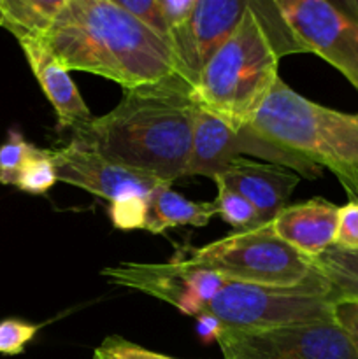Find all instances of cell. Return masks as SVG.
Listing matches in <instances>:
<instances>
[{"instance_id": "20", "label": "cell", "mask_w": 358, "mask_h": 359, "mask_svg": "<svg viewBox=\"0 0 358 359\" xmlns=\"http://www.w3.org/2000/svg\"><path fill=\"white\" fill-rule=\"evenodd\" d=\"M213 203L218 216L235 231L251 230L258 224V216L251 203L232 189L218 186V196Z\"/></svg>"}, {"instance_id": "5", "label": "cell", "mask_w": 358, "mask_h": 359, "mask_svg": "<svg viewBox=\"0 0 358 359\" xmlns=\"http://www.w3.org/2000/svg\"><path fill=\"white\" fill-rule=\"evenodd\" d=\"M181 256L190 265L214 270L228 280L256 286L297 287L319 277L311 259L279 241L269 224L234 231Z\"/></svg>"}, {"instance_id": "11", "label": "cell", "mask_w": 358, "mask_h": 359, "mask_svg": "<svg viewBox=\"0 0 358 359\" xmlns=\"http://www.w3.org/2000/svg\"><path fill=\"white\" fill-rule=\"evenodd\" d=\"M51 156L58 182L84 189L91 195L109 200V203L123 198L150 200L154 189L167 186L153 175L114 163L74 142L62 149H53Z\"/></svg>"}, {"instance_id": "3", "label": "cell", "mask_w": 358, "mask_h": 359, "mask_svg": "<svg viewBox=\"0 0 358 359\" xmlns=\"http://www.w3.org/2000/svg\"><path fill=\"white\" fill-rule=\"evenodd\" d=\"M302 53L274 2H248V9L207 62L193 86V100L234 128L251 125L279 79V60Z\"/></svg>"}, {"instance_id": "24", "label": "cell", "mask_w": 358, "mask_h": 359, "mask_svg": "<svg viewBox=\"0 0 358 359\" xmlns=\"http://www.w3.org/2000/svg\"><path fill=\"white\" fill-rule=\"evenodd\" d=\"M116 2L171 46V34H168V28L161 16L158 0H116Z\"/></svg>"}, {"instance_id": "6", "label": "cell", "mask_w": 358, "mask_h": 359, "mask_svg": "<svg viewBox=\"0 0 358 359\" xmlns=\"http://www.w3.org/2000/svg\"><path fill=\"white\" fill-rule=\"evenodd\" d=\"M332 287L321 276L297 287H269L228 280L206 312L227 328L270 330L333 321Z\"/></svg>"}, {"instance_id": "18", "label": "cell", "mask_w": 358, "mask_h": 359, "mask_svg": "<svg viewBox=\"0 0 358 359\" xmlns=\"http://www.w3.org/2000/svg\"><path fill=\"white\" fill-rule=\"evenodd\" d=\"M311 263L332 287L336 300H358V251L332 245Z\"/></svg>"}, {"instance_id": "12", "label": "cell", "mask_w": 358, "mask_h": 359, "mask_svg": "<svg viewBox=\"0 0 358 359\" xmlns=\"http://www.w3.org/2000/svg\"><path fill=\"white\" fill-rule=\"evenodd\" d=\"M249 0H197L190 20L171 37L181 76L195 86L200 72L248 9Z\"/></svg>"}, {"instance_id": "30", "label": "cell", "mask_w": 358, "mask_h": 359, "mask_svg": "<svg viewBox=\"0 0 358 359\" xmlns=\"http://www.w3.org/2000/svg\"><path fill=\"white\" fill-rule=\"evenodd\" d=\"M344 13L350 14L351 18L358 21V0H340V2H336Z\"/></svg>"}, {"instance_id": "2", "label": "cell", "mask_w": 358, "mask_h": 359, "mask_svg": "<svg viewBox=\"0 0 358 359\" xmlns=\"http://www.w3.org/2000/svg\"><path fill=\"white\" fill-rule=\"evenodd\" d=\"M46 42L69 72L102 76L123 90L181 74L171 46L116 0H65Z\"/></svg>"}, {"instance_id": "8", "label": "cell", "mask_w": 358, "mask_h": 359, "mask_svg": "<svg viewBox=\"0 0 358 359\" xmlns=\"http://www.w3.org/2000/svg\"><path fill=\"white\" fill-rule=\"evenodd\" d=\"M239 154L263 158L269 163L286 167L309 179L321 175V168L290 153L284 147L269 142L260 137L251 126L234 128L227 121L197 105L192 151H190L185 175H206L214 181L232 160L239 158Z\"/></svg>"}, {"instance_id": "17", "label": "cell", "mask_w": 358, "mask_h": 359, "mask_svg": "<svg viewBox=\"0 0 358 359\" xmlns=\"http://www.w3.org/2000/svg\"><path fill=\"white\" fill-rule=\"evenodd\" d=\"M65 0H0L2 27L13 35L46 39Z\"/></svg>"}, {"instance_id": "9", "label": "cell", "mask_w": 358, "mask_h": 359, "mask_svg": "<svg viewBox=\"0 0 358 359\" xmlns=\"http://www.w3.org/2000/svg\"><path fill=\"white\" fill-rule=\"evenodd\" d=\"M302 53H314L358 90V21L329 0H276Z\"/></svg>"}, {"instance_id": "21", "label": "cell", "mask_w": 358, "mask_h": 359, "mask_svg": "<svg viewBox=\"0 0 358 359\" xmlns=\"http://www.w3.org/2000/svg\"><path fill=\"white\" fill-rule=\"evenodd\" d=\"M39 147L25 140L20 132H9L6 142L0 146V184H9L11 177L37 153Z\"/></svg>"}, {"instance_id": "31", "label": "cell", "mask_w": 358, "mask_h": 359, "mask_svg": "<svg viewBox=\"0 0 358 359\" xmlns=\"http://www.w3.org/2000/svg\"><path fill=\"white\" fill-rule=\"evenodd\" d=\"M0 27H2V13H0Z\"/></svg>"}, {"instance_id": "25", "label": "cell", "mask_w": 358, "mask_h": 359, "mask_svg": "<svg viewBox=\"0 0 358 359\" xmlns=\"http://www.w3.org/2000/svg\"><path fill=\"white\" fill-rule=\"evenodd\" d=\"M93 359H175L165 354H158L154 351L146 349L142 346L128 342L121 337H107L100 346L95 349Z\"/></svg>"}, {"instance_id": "28", "label": "cell", "mask_w": 358, "mask_h": 359, "mask_svg": "<svg viewBox=\"0 0 358 359\" xmlns=\"http://www.w3.org/2000/svg\"><path fill=\"white\" fill-rule=\"evenodd\" d=\"M195 4L197 0H158L161 16H164L171 37L190 20L193 9H195Z\"/></svg>"}, {"instance_id": "1", "label": "cell", "mask_w": 358, "mask_h": 359, "mask_svg": "<svg viewBox=\"0 0 358 359\" xmlns=\"http://www.w3.org/2000/svg\"><path fill=\"white\" fill-rule=\"evenodd\" d=\"M195 112L193 86L174 74L123 90L119 104L76 130L72 142L171 186L186 174Z\"/></svg>"}, {"instance_id": "10", "label": "cell", "mask_w": 358, "mask_h": 359, "mask_svg": "<svg viewBox=\"0 0 358 359\" xmlns=\"http://www.w3.org/2000/svg\"><path fill=\"white\" fill-rule=\"evenodd\" d=\"M109 284L140 291L172 305L186 316H200L227 279L214 270L193 266L175 256L171 263H121L100 272Z\"/></svg>"}, {"instance_id": "26", "label": "cell", "mask_w": 358, "mask_h": 359, "mask_svg": "<svg viewBox=\"0 0 358 359\" xmlns=\"http://www.w3.org/2000/svg\"><path fill=\"white\" fill-rule=\"evenodd\" d=\"M333 245L346 251H358V200H350L346 205L339 207Z\"/></svg>"}, {"instance_id": "15", "label": "cell", "mask_w": 358, "mask_h": 359, "mask_svg": "<svg viewBox=\"0 0 358 359\" xmlns=\"http://www.w3.org/2000/svg\"><path fill=\"white\" fill-rule=\"evenodd\" d=\"M337 212L339 207L325 198H312L284 207L269 226L279 241L298 255L316 259L336 244Z\"/></svg>"}, {"instance_id": "23", "label": "cell", "mask_w": 358, "mask_h": 359, "mask_svg": "<svg viewBox=\"0 0 358 359\" xmlns=\"http://www.w3.org/2000/svg\"><path fill=\"white\" fill-rule=\"evenodd\" d=\"M39 325L20 321V319H6L0 323V354L16 356L21 354L30 340L37 335Z\"/></svg>"}, {"instance_id": "29", "label": "cell", "mask_w": 358, "mask_h": 359, "mask_svg": "<svg viewBox=\"0 0 358 359\" xmlns=\"http://www.w3.org/2000/svg\"><path fill=\"white\" fill-rule=\"evenodd\" d=\"M223 330V325H221L220 319L214 318L213 314H204L197 316V333L202 339V342H211V340H216L218 335Z\"/></svg>"}, {"instance_id": "19", "label": "cell", "mask_w": 358, "mask_h": 359, "mask_svg": "<svg viewBox=\"0 0 358 359\" xmlns=\"http://www.w3.org/2000/svg\"><path fill=\"white\" fill-rule=\"evenodd\" d=\"M58 182L51 149H37V153L11 177L9 184L30 195H44Z\"/></svg>"}, {"instance_id": "7", "label": "cell", "mask_w": 358, "mask_h": 359, "mask_svg": "<svg viewBox=\"0 0 358 359\" xmlns=\"http://www.w3.org/2000/svg\"><path fill=\"white\" fill-rule=\"evenodd\" d=\"M216 342L225 359H358L336 321L270 330L223 326Z\"/></svg>"}, {"instance_id": "16", "label": "cell", "mask_w": 358, "mask_h": 359, "mask_svg": "<svg viewBox=\"0 0 358 359\" xmlns=\"http://www.w3.org/2000/svg\"><path fill=\"white\" fill-rule=\"evenodd\" d=\"M216 216L213 202H192L171 189L160 186L147 200V219L144 230L151 233H164L171 228L195 226L202 228Z\"/></svg>"}, {"instance_id": "13", "label": "cell", "mask_w": 358, "mask_h": 359, "mask_svg": "<svg viewBox=\"0 0 358 359\" xmlns=\"http://www.w3.org/2000/svg\"><path fill=\"white\" fill-rule=\"evenodd\" d=\"M298 181V174L290 168L269 161L256 163L244 158L232 160L214 179L216 186L232 189L251 203L258 216L256 226L272 223L274 217L288 207Z\"/></svg>"}, {"instance_id": "4", "label": "cell", "mask_w": 358, "mask_h": 359, "mask_svg": "<svg viewBox=\"0 0 358 359\" xmlns=\"http://www.w3.org/2000/svg\"><path fill=\"white\" fill-rule=\"evenodd\" d=\"M249 126L269 142L329 168L351 200H358V114L311 102L279 77Z\"/></svg>"}, {"instance_id": "27", "label": "cell", "mask_w": 358, "mask_h": 359, "mask_svg": "<svg viewBox=\"0 0 358 359\" xmlns=\"http://www.w3.org/2000/svg\"><path fill=\"white\" fill-rule=\"evenodd\" d=\"M333 321L350 337L358 353V300L343 298L333 302Z\"/></svg>"}, {"instance_id": "22", "label": "cell", "mask_w": 358, "mask_h": 359, "mask_svg": "<svg viewBox=\"0 0 358 359\" xmlns=\"http://www.w3.org/2000/svg\"><path fill=\"white\" fill-rule=\"evenodd\" d=\"M109 217L112 226L118 230H137L146 226L147 200L144 198H123L111 202Z\"/></svg>"}, {"instance_id": "14", "label": "cell", "mask_w": 358, "mask_h": 359, "mask_svg": "<svg viewBox=\"0 0 358 359\" xmlns=\"http://www.w3.org/2000/svg\"><path fill=\"white\" fill-rule=\"evenodd\" d=\"M25 53L35 79L46 98L53 105L58 119V130H79L93 119L90 109L77 91L70 72L60 65L46 39L32 35H14Z\"/></svg>"}]
</instances>
